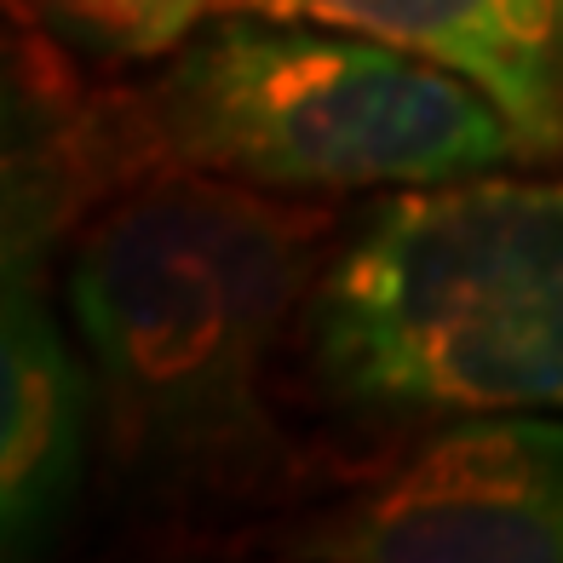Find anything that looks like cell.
Segmentation results:
<instances>
[{"label":"cell","mask_w":563,"mask_h":563,"mask_svg":"<svg viewBox=\"0 0 563 563\" xmlns=\"http://www.w3.org/2000/svg\"><path fill=\"white\" fill-rule=\"evenodd\" d=\"M282 201L213 173L150 167L81 224L64 305L121 466L224 483L282 454L265 368L317 288V230Z\"/></svg>","instance_id":"cell-1"},{"label":"cell","mask_w":563,"mask_h":563,"mask_svg":"<svg viewBox=\"0 0 563 563\" xmlns=\"http://www.w3.org/2000/svg\"><path fill=\"white\" fill-rule=\"evenodd\" d=\"M305 351L374 420L563 415V173L386 190L305 299Z\"/></svg>","instance_id":"cell-2"},{"label":"cell","mask_w":563,"mask_h":563,"mask_svg":"<svg viewBox=\"0 0 563 563\" xmlns=\"http://www.w3.org/2000/svg\"><path fill=\"white\" fill-rule=\"evenodd\" d=\"M156 167L265 196L420 190L534 162L489 92L374 35L219 7L133 104Z\"/></svg>","instance_id":"cell-3"},{"label":"cell","mask_w":563,"mask_h":563,"mask_svg":"<svg viewBox=\"0 0 563 563\" xmlns=\"http://www.w3.org/2000/svg\"><path fill=\"white\" fill-rule=\"evenodd\" d=\"M311 563H563V415L454 420L294 534Z\"/></svg>","instance_id":"cell-4"},{"label":"cell","mask_w":563,"mask_h":563,"mask_svg":"<svg viewBox=\"0 0 563 563\" xmlns=\"http://www.w3.org/2000/svg\"><path fill=\"white\" fill-rule=\"evenodd\" d=\"M64 167L46 162L41 133L7 156V271H0V552L30 558L53 541L81 495L98 386L87 345L53 305V260L69 196Z\"/></svg>","instance_id":"cell-5"},{"label":"cell","mask_w":563,"mask_h":563,"mask_svg":"<svg viewBox=\"0 0 563 563\" xmlns=\"http://www.w3.org/2000/svg\"><path fill=\"white\" fill-rule=\"evenodd\" d=\"M317 18L454 69L518 121L534 162L563 156V0H219Z\"/></svg>","instance_id":"cell-6"},{"label":"cell","mask_w":563,"mask_h":563,"mask_svg":"<svg viewBox=\"0 0 563 563\" xmlns=\"http://www.w3.org/2000/svg\"><path fill=\"white\" fill-rule=\"evenodd\" d=\"M30 30L104 64H156L178 53L219 0H12Z\"/></svg>","instance_id":"cell-7"}]
</instances>
